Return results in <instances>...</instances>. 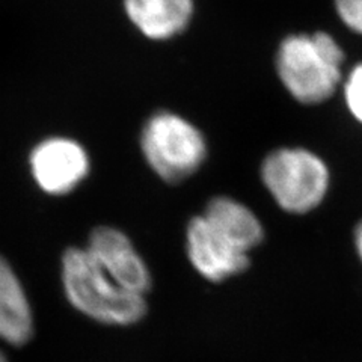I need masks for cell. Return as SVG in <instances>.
<instances>
[{
    "instance_id": "obj_5",
    "label": "cell",
    "mask_w": 362,
    "mask_h": 362,
    "mask_svg": "<svg viewBox=\"0 0 362 362\" xmlns=\"http://www.w3.org/2000/svg\"><path fill=\"white\" fill-rule=\"evenodd\" d=\"M186 255L197 274L211 284L239 276L251 267V257L218 233L202 214L186 225Z\"/></svg>"
},
{
    "instance_id": "obj_11",
    "label": "cell",
    "mask_w": 362,
    "mask_h": 362,
    "mask_svg": "<svg viewBox=\"0 0 362 362\" xmlns=\"http://www.w3.org/2000/svg\"><path fill=\"white\" fill-rule=\"evenodd\" d=\"M344 98L349 110L362 124V64L349 74L344 85Z\"/></svg>"
},
{
    "instance_id": "obj_2",
    "label": "cell",
    "mask_w": 362,
    "mask_h": 362,
    "mask_svg": "<svg viewBox=\"0 0 362 362\" xmlns=\"http://www.w3.org/2000/svg\"><path fill=\"white\" fill-rule=\"evenodd\" d=\"M344 53L326 32L296 33L279 44L276 70L282 85L303 105L331 98L341 82Z\"/></svg>"
},
{
    "instance_id": "obj_13",
    "label": "cell",
    "mask_w": 362,
    "mask_h": 362,
    "mask_svg": "<svg viewBox=\"0 0 362 362\" xmlns=\"http://www.w3.org/2000/svg\"><path fill=\"white\" fill-rule=\"evenodd\" d=\"M354 246L359 262L362 263V219L355 225L354 228Z\"/></svg>"
},
{
    "instance_id": "obj_8",
    "label": "cell",
    "mask_w": 362,
    "mask_h": 362,
    "mask_svg": "<svg viewBox=\"0 0 362 362\" xmlns=\"http://www.w3.org/2000/svg\"><path fill=\"white\" fill-rule=\"evenodd\" d=\"M201 214L226 240L246 254H251L266 239L264 226L254 210L231 197L211 198Z\"/></svg>"
},
{
    "instance_id": "obj_3",
    "label": "cell",
    "mask_w": 362,
    "mask_h": 362,
    "mask_svg": "<svg viewBox=\"0 0 362 362\" xmlns=\"http://www.w3.org/2000/svg\"><path fill=\"white\" fill-rule=\"evenodd\" d=\"M259 175L276 206L288 214L315 210L331 185L329 168L323 158L305 148H278L269 153Z\"/></svg>"
},
{
    "instance_id": "obj_6",
    "label": "cell",
    "mask_w": 362,
    "mask_h": 362,
    "mask_svg": "<svg viewBox=\"0 0 362 362\" xmlns=\"http://www.w3.org/2000/svg\"><path fill=\"white\" fill-rule=\"evenodd\" d=\"M86 251L122 288L146 296L153 275L130 237L115 226H97L89 234Z\"/></svg>"
},
{
    "instance_id": "obj_9",
    "label": "cell",
    "mask_w": 362,
    "mask_h": 362,
    "mask_svg": "<svg viewBox=\"0 0 362 362\" xmlns=\"http://www.w3.org/2000/svg\"><path fill=\"white\" fill-rule=\"evenodd\" d=\"M133 25L151 40H169L183 32L194 14V0H124Z\"/></svg>"
},
{
    "instance_id": "obj_7",
    "label": "cell",
    "mask_w": 362,
    "mask_h": 362,
    "mask_svg": "<svg viewBox=\"0 0 362 362\" xmlns=\"http://www.w3.org/2000/svg\"><path fill=\"white\" fill-rule=\"evenodd\" d=\"M30 168L38 186L50 195L74 190L89 173V158L71 139L54 138L40 144L30 156Z\"/></svg>"
},
{
    "instance_id": "obj_14",
    "label": "cell",
    "mask_w": 362,
    "mask_h": 362,
    "mask_svg": "<svg viewBox=\"0 0 362 362\" xmlns=\"http://www.w3.org/2000/svg\"><path fill=\"white\" fill-rule=\"evenodd\" d=\"M0 362H8L6 358H5V355H4L2 352H0Z\"/></svg>"
},
{
    "instance_id": "obj_1",
    "label": "cell",
    "mask_w": 362,
    "mask_h": 362,
    "mask_svg": "<svg viewBox=\"0 0 362 362\" xmlns=\"http://www.w3.org/2000/svg\"><path fill=\"white\" fill-rule=\"evenodd\" d=\"M62 286L73 307L106 326H133L148 313L146 296L117 284L86 247H70L62 255Z\"/></svg>"
},
{
    "instance_id": "obj_4",
    "label": "cell",
    "mask_w": 362,
    "mask_h": 362,
    "mask_svg": "<svg viewBox=\"0 0 362 362\" xmlns=\"http://www.w3.org/2000/svg\"><path fill=\"white\" fill-rule=\"evenodd\" d=\"M146 163L165 183H183L195 175L207 158L202 133L171 112H158L145 124L141 138Z\"/></svg>"
},
{
    "instance_id": "obj_10",
    "label": "cell",
    "mask_w": 362,
    "mask_h": 362,
    "mask_svg": "<svg viewBox=\"0 0 362 362\" xmlns=\"http://www.w3.org/2000/svg\"><path fill=\"white\" fill-rule=\"evenodd\" d=\"M33 315L26 291L14 269L0 257V339L23 346L32 338Z\"/></svg>"
},
{
    "instance_id": "obj_12",
    "label": "cell",
    "mask_w": 362,
    "mask_h": 362,
    "mask_svg": "<svg viewBox=\"0 0 362 362\" xmlns=\"http://www.w3.org/2000/svg\"><path fill=\"white\" fill-rule=\"evenodd\" d=\"M344 25L362 37V0H334Z\"/></svg>"
}]
</instances>
